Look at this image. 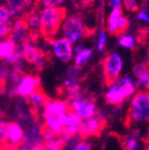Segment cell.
Here are the masks:
<instances>
[{
    "instance_id": "cell-33",
    "label": "cell",
    "mask_w": 149,
    "mask_h": 150,
    "mask_svg": "<svg viewBox=\"0 0 149 150\" xmlns=\"http://www.w3.org/2000/svg\"><path fill=\"white\" fill-rule=\"evenodd\" d=\"M67 0H42V4L44 7H60L63 6Z\"/></svg>"
},
{
    "instance_id": "cell-3",
    "label": "cell",
    "mask_w": 149,
    "mask_h": 150,
    "mask_svg": "<svg viewBox=\"0 0 149 150\" xmlns=\"http://www.w3.org/2000/svg\"><path fill=\"white\" fill-rule=\"evenodd\" d=\"M129 120L133 124H144L149 120V93L147 90H138L129 99Z\"/></svg>"
},
{
    "instance_id": "cell-1",
    "label": "cell",
    "mask_w": 149,
    "mask_h": 150,
    "mask_svg": "<svg viewBox=\"0 0 149 150\" xmlns=\"http://www.w3.org/2000/svg\"><path fill=\"white\" fill-rule=\"evenodd\" d=\"M138 87L133 76L120 75L119 77L107 81L104 92L105 102L109 105L119 106L128 101L138 91Z\"/></svg>"
},
{
    "instance_id": "cell-26",
    "label": "cell",
    "mask_w": 149,
    "mask_h": 150,
    "mask_svg": "<svg viewBox=\"0 0 149 150\" xmlns=\"http://www.w3.org/2000/svg\"><path fill=\"white\" fill-rule=\"evenodd\" d=\"M11 66L4 61H0V86H5L9 79Z\"/></svg>"
},
{
    "instance_id": "cell-11",
    "label": "cell",
    "mask_w": 149,
    "mask_h": 150,
    "mask_svg": "<svg viewBox=\"0 0 149 150\" xmlns=\"http://www.w3.org/2000/svg\"><path fill=\"white\" fill-rule=\"evenodd\" d=\"M9 39L15 44L16 47H21L24 43L31 41V33L26 27L24 20L18 19L13 23L12 29L9 31Z\"/></svg>"
},
{
    "instance_id": "cell-15",
    "label": "cell",
    "mask_w": 149,
    "mask_h": 150,
    "mask_svg": "<svg viewBox=\"0 0 149 150\" xmlns=\"http://www.w3.org/2000/svg\"><path fill=\"white\" fill-rule=\"evenodd\" d=\"M42 110L43 118L47 116H61L69 110V103L67 101L58 100V99L48 100Z\"/></svg>"
},
{
    "instance_id": "cell-21",
    "label": "cell",
    "mask_w": 149,
    "mask_h": 150,
    "mask_svg": "<svg viewBox=\"0 0 149 150\" xmlns=\"http://www.w3.org/2000/svg\"><path fill=\"white\" fill-rule=\"evenodd\" d=\"M94 53V49L91 47H86L84 49H82L80 52L78 53L73 54V64L79 68H82L84 65L89 63V61L91 59V57L93 56Z\"/></svg>"
},
{
    "instance_id": "cell-39",
    "label": "cell",
    "mask_w": 149,
    "mask_h": 150,
    "mask_svg": "<svg viewBox=\"0 0 149 150\" xmlns=\"http://www.w3.org/2000/svg\"><path fill=\"white\" fill-rule=\"evenodd\" d=\"M84 1H93V0H84Z\"/></svg>"
},
{
    "instance_id": "cell-12",
    "label": "cell",
    "mask_w": 149,
    "mask_h": 150,
    "mask_svg": "<svg viewBox=\"0 0 149 150\" xmlns=\"http://www.w3.org/2000/svg\"><path fill=\"white\" fill-rule=\"evenodd\" d=\"M103 120L98 116H93L88 119H84L79 123V134L82 138L96 137L100 134L103 128Z\"/></svg>"
},
{
    "instance_id": "cell-23",
    "label": "cell",
    "mask_w": 149,
    "mask_h": 150,
    "mask_svg": "<svg viewBox=\"0 0 149 150\" xmlns=\"http://www.w3.org/2000/svg\"><path fill=\"white\" fill-rule=\"evenodd\" d=\"M58 117H60V120H61V123L64 128H66V127L70 126V125H73V124H79L80 121H82V119H80L73 110H71L70 108H69L67 112H64L63 115L58 116Z\"/></svg>"
},
{
    "instance_id": "cell-13",
    "label": "cell",
    "mask_w": 149,
    "mask_h": 150,
    "mask_svg": "<svg viewBox=\"0 0 149 150\" xmlns=\"http://www.w3.org/2000/svg\"><path fill=\"white\" fill-rule=\"evenodd\" d=\"M133 77L138 89L148 90L149 87V71L148 65L145 62H138L133 67Z\"/></svg>"
},
{
    "instance_id": "cell-14",
    "label": "cell",
    "mask_w": 149,
    "mask_h": 150,
    "mask_svg": "<svg viewBox=\"0 0 149 150\" xmlns=\"http://www.w3.org/2000/svg\"><path fill=\"white\" fill-rule=\"evenodd\" d=\"M24 140V127L19 122H11L6 127V144L17 146Z\"/></svg>"
},
{
    "instance_id": "cell-5",
    "label": "cell",
    "mask_w": 149,
    "mask_h": 150,
    "mask_svg": "<svg viewBox=\"0 0 149 150\" xmlns=\"http://www.w3.org/2000/svg\"><path fill=\"white\" fill-rule=\"evenodd\" d=\"M41 87V79L38 75L25 74L22 75L14 88H9L6 91L7 96L19 97L26 99L33 92L37 91Z\"/></svg>"
},
{
    "instance_id": "cell-10",
    "label": "cell",
    "mask_w": 149,
    "mask_h": 150,
    "mask_svg": "<svg viewBox=\"0 0 149 150\" xmlns=\"http://www.w3.org/2000/svg\"><path fill=\"white\" fill-rule=\"evenodd\" d=\"M80 76H82V68H79L74 64L70 65L66 71L65 79H64V87L66 88L68 93V99L74 98L75 96L82 93L80 91Z\"/></svg>"
},
{
    "instance_id": "cell-8",
    "label": "cell",
    "mask_w": 149,
    "mask_h": 150,
    "mask_svg": "<svg viewBox=\"0 0 149 150\" xmlns=\"http://www.w3.org/2000/svg\"><path fill=\"white\" fill-rule=\"evenodd\" d=\"M20 49L26 64L31 65L39 71L45 69V67L47 66V59L37 45L28 41L20 47Z\"/></svg>"
},
{
    "instance_id": "cell-35",
    "label": "cell",
    "mask_w": 149,
    "mask_h": 150,
    "mask_svg": "<svg viewBox=\"0 0 149 150\" xmlns=\"http://www.w3.org/2000/svg\"><path fill=\"white\" fill-rule=\"evenodd\" d=\"M73 150H92V146L88 141L84 140V138H82V140L76 144V146H75Z\"/></svg>"
},
{
    "instance_id": "cell-38",
    "label": "cell",
    "mask_w": 149,
    "mask_h": 150,
    "mask_svg": "<svg viewBox=\"0 0 149 150\" xmlns=\"http://www.w3.org/2000/svg\"><path fill=\"white\" fill-rule=\"evenodd\" d=\"M5 119V112H4V110H3L1 106H0V122H2L3 120Z\"/></svg>"
},
{
    "instance_id": "cell-25",
    "label": "cell",
    "mask_w": 149,
    "mask_h": 150,
    "mask_svg": "<svg viewBox=\"0 0 149 150\" xmlns=\"http://www.w3.org/2000/svg\"><path fill=\"white\" fill-rule=\"evenodd\" d=\"M109 33L105 29H100L98 31L97 37H96L95 41V48L98 52H103L107 46V42H109Z\"/></svg>"
},
{
    "instance_id": "cell-17",
    "label": "cell",
    "mask_w": 149,
    "mask_h": 150,
    "mask_svg": "<svg viewBox=\"0 0 149 150\" xmlns=\"http://www.w3.org/2000/svg\"><path fill=\"white\" fill-rule=\"evenodd\" d=\"M123 146L125 150H144L146 145L143 142L140 130L135 129L124 139Z\"/></svg>"
},
{
    "instance_id": "cell-37",
    "label": "cell",
    "mask_w": 149,
    "mask_h": 150,
    "mask_svg": "<svg viewBox=\"0 0 149 150\" xmlns=\"http://www.w3.org/2000/svg\"><path fill=\"white\" fill-rule=\"evenodd\" d=\"M0 150H17V148L15 146L9 145V144H5V145L0 147Z\"/></svg>"
},
{
    "instance_id": "cell-31",
    "label": "cell",
    "mask_w": 149,
    "mask_h": 150,
    "mask_svg": "<svg viewBox=\"0 0 149 150\" xmlns=\"http://www.w3.org/2000/svg\"><path fill=\"white\" fill-rule=\"evenodd\" d=\"M136 19H137V21L141 22V23L147 24L149 22V12H148V9L139 8L137 12H136Z\"/></svg>"
},
{
    "instance_id": "cell-30",
    "label": "cell",
    "mask_w": 149,
    "mask_h": 150,
    "mask_svg": "<svg viewBox=\"0 0 149 150\" xmlns=\"http://www.w3.org/2000/svg\"><path fill=\"white\" fill-rule=\"evenodd\" d=\"M129 18L125 15H122L120 18H119V21H118V24H117V27H118V33H124L128 29L129 27Z\"/></svg>"
},
{
    "instance_id": "cell-9",
    "label": "cell",
    "mask_w": 149,
    "mask_h": 150,
    "mask_svg": "<svg viewBox=\"0 0 149 150\" xmlns=\"http://www.w3.org/2000/svg\"><path fill=\"white\" fill-rule=\"evenodd\" d=\"M50 52L58 62L69 64L73 59V44L60 35L52 39L50 42Z\"/></svg>"
},
{
    "instance_id": "cell-27",
    "label": "cell",
    "mask_w": 149,
    "mask_h": 150,
    "mask_svg": "<svg viewBox=\"0 0 149 150\" xmlns=\"http://www.w3.org/2000/svg\"><path fill=\"white\" fill-rule=\"evenodd\" d=\"M141 0H122L121 7L128 13H136L140 8Z\"/></svg>"
},
{
    "instance_id": "cell-7",
    "label": "cell",
    "mask_w": 149,
    "mask_h": 150,
    "mask_svg": "<svg viewBox=\"0 0 149 150\" xmlns=\"http://www.w3.org/2000/svg\"><path fill=\"white\" fill-rule=\"evenodd\" d=\"M123 68L124 59L120 52L113 50L105 54L102 61V69L106 82L122 75Z\"/></svg>"
},
{
    "instance_id": "cell-4",
    "label": "cell",
    "mask_w": 149,
    "mask_h": 150,
    "mask_svg": "<svg viewBox=\"0 0 149 150\" xmlns=\"http://www.w3.org/2000/svg\"><path fill=\"white\" fill-rule=\"evenodd\" d=\"M41 16V33L46 35H54L57 33L62 20L66 16V11L63 6L44 7L40 11Z\"/></svg>"
},
{
    "instance_id": "cell-32",
    "label": "cell",
    "mask_w": 149,
    "mask_h": 150,
    "mask_svg": "<svg viewBox=\"0 0 149 150\" xmlns=\"http://www.w3.org/2000/svg\"><path fill=\"white\" fill-rule=\"evenodd\" d=\"M9 123V121L5 119L0 122V147L6 144V127Z\"/></svg>"
},
{
    "instance_id": "cell-6",
    "label": "cell",
    "mask_w": 149,
    "mask_h": 150,
    "mask_svg": "<svg viewBox=\"0 0 149 150\" xmlns=\"http://www.w3.org/2000/svg\"><path fill=\"white\" fill-rule=\"evenodd\" d=\"M69 108L82 120L96 116L98 112L96 101L92 97L82 93L69 100Z\"/></svg>"
},
{
    "instance_id": "cell-18",
    "label": "cell",
    "mask_w": 149,
    "mask_h": 150,
    "mask_svg": "<svg viewBox=\"0 0 149 150\" xmlns=\"http://www.w3.org/2000/svg\"><path fill=\"white\" fill-rule=\"evenodd\" d=\"M24 23L28 30L31 33H41V16H40V11L35 9L31 11L29 14H27L26 18L24 19Z\"/></svg>"
},
{
    "instance_id": "cell-19",
    "label": "cell",
    "mask_w": 149,
    "mask_h": 150,
    "mask_svg": "<svg viewBox=\"0 0 149 150\" xmlns=\"http://www.w3.org/2000/svg\"><path fill=\"white\" fill-rule=\"evenodd\" d=\"M26 99H27L28 104L35 110H42L46 104V102L48 101V98L44 94V92L41 91L40 89L33 92Z\"/></svg>"
},
{
    "instance_id": "cell-2",
    "label": "cell",
    "mask_w": 149,
    "mask_h": 150,
    "mask_svg": "<svg viewBox=\"0 0 149 150\" xmlns=\"http://www.w3.org/2000/svg\"><path fill=\"white\" fill-rule=\"evenodd\" d=\"M57 33L73 45L82 42L87 35V27L84 19L75 14L66 15L58 27Z\"/></svg>"
},
{
    "instance_id": "cell-16",
    "label": "cell",
    "mask_w": 149,
    "mask_h": 150,
    "mask_svg": "<svg viewBox=\"0 0 149 150\" xmlns=\"http://www.w3.org/2000/svg\"><path fill=\"white\" fill-rule=\"evenodd\" d=\"M123 15V8L121 6L114 7V8H111L110 13L106 17V22H105V30L109 33V35H119L118 33V27H117V24H118L119 18Z\"/></svg>"
},
{
    "instance_id": "cell-34",
    "label": "cell",
    "mask_w": 149,
    "mask_h": 150,
    "mask_svg": "<svg viewBox=\"0 0 149 150\" xmlns=\"http://www.w3.org/2000/svg\"><path fill=\"white\" fill-rule=\"evenodd\" d=\"M64 134H70V136H76V134H79V124H73L70 125V126L66 127L63 130ZM62 132V134H63Z\"/></svg>"
},
{
    "instance_id": "cell-28",
    "label": "cell",
    "mask_w": 149,
    "mask_h": 150,
    "mask_svg": "<svg viewBox=\"0 0 149 150\" xmlns=\"http://www.w3.org/2000/svg\"><path fill=\"white\" fill-rule=\"evenodd\" d=\"M13 22L12 21H5L0 22V40L7 39L9 35V31L12 29Z\"/></svg>"
},
{
    "instance_id": "cell-20",
    "label": "cell",
    "mask_w": 149,
    "mask_h": 150,
    "mask_svg": "<svg viewBox=\"0 0 149 150\" xmlns=\"http://www.w3.org/2000/svg\"><path fill=\"white\" fill-rule=\"evenodd\" d=\"M117 44L122 49L133 50L137 46V39H136V35L133 33L124 31V33H119Z\"/></svg>"
},
{
    "instance_id": "cell-36",
    "label": "cell",
    "mask_w": 149,
    "mask_h": 150,
    "mask_svg": "<svg viewBox=\"0 0 149 150\" xmlns=\"http://www.w3.org/2000/svg\"><path fill=\"white\" fill-rule=\"evenodd\" d=\"M122 0H105V4L109 8H114V7L121 6Z\"/></svg>"
},
{
    "instance_id": "cell-29",
    "label": "cell",
    "mask_w": 149,
    "mask_h": 150,
    "mask_svg": "<svg viewBox=\"0 0 149 150\" xmlns=\"http://www.w3.org/2000/svg\"><path fill=\"white\" fill-rule=\"evenodd\" d=\"M13 16L9 7L6 4L0 3V22H5V21H12Z\"/></svg>"
},
{
    "instance_id": "cell-22",
    "label": "cell",
    "mask_w": 149,
    "mask_h": 150,
    "mask_svg": "<svg viewBox=\"0 0 149 150\" xmlns=\"http://www.w3.org/2000/svg\"><path fill=\"white\" fill-rule=\"evenodd\" d=\"M44 127L48 128L50 130H52L53 132H55L56 134H60L63 132L64 127L61 123V120L58 116H47L44 117Z\"/></svg>"
},
{
    "instance_id": "cell-24",
    "label": "cell",
    "mask_w": 149,
    "mask_h": 150,
    "mask_svg": "<svg viewBox=\"0 0 149 150\" xmlns=\"http://www.w3.org/2000/svg\"><path fill=\"white\" fill-rule=\"evenodd\" d=\"M15 48H16L15 44L9 38L0 40V61H4L7 56L14 51Z\"/></svg>"
}]
</instances>
